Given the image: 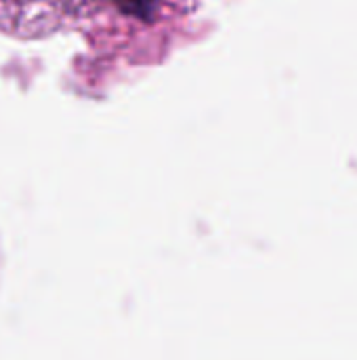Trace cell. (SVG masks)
Wrapping results in <instances>:
<instances>
[{
	"instance_id": "1",
	"label": "cell",
	"mask_w": 357,
	"mask_h": 360,
	"mask_svg": "<svg viewBox=\"0 0 357 360\" xmlns=\"http://www.w3.org/2000/svg\"><path fill=\"white\" fill-rule=\"evenodd\" d=\"M112 4H116V8L128 17H137L141 21H151L154 13H156V4L154 0H107Z\"/></svg>"
}]
</instances>
